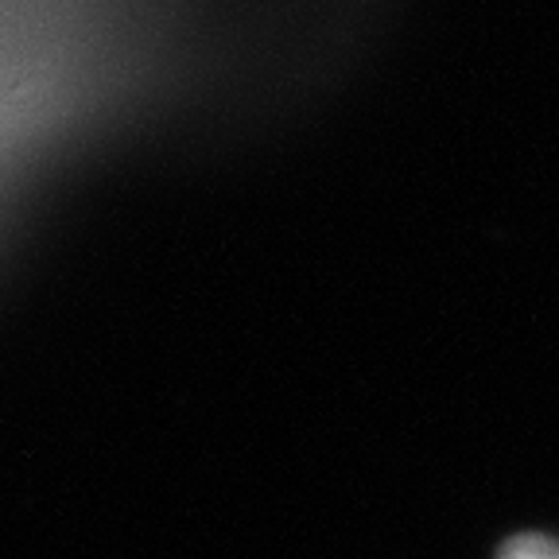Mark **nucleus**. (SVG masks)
<instances>
[{
    "mask_svg": "<svg viewBox=\"0 0 559 559\" xmlns=\"http://www.w3.org/2000/svg\"><path fill=\"white\" fill-rule=\"evenodd\" d=\"M501 559H559V540L548 536H516L506 544Z\"/></svg>",
    "mask_w": 559,
    "mask_h": 559,
    "instance_id": "nucleus-1",
    "label": "nucleus"
}]
</instances>
